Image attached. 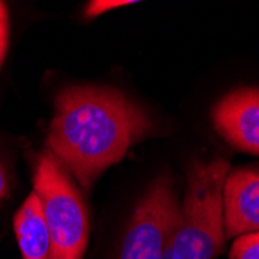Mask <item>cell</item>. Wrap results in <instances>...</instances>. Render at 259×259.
Returning <instances> with one entry per match:
<instances>
[{
	"instance_id": "cell-10",
	"label": "cell",
	"mask_w": 259,
	"mask_h": 259,
	"mask_svg": "<svg viewBox=\"0 0 259 259\" xmlns=\"http://www.w3.org/2000/svg\"><path fill=\"white\" fill-rule=\"evenodd\" d=\"M10 40V23H8V10L5 4L0 2V65H2Z\"/></svg>"
},
{
	"instance_id": "cell-6",
	"label": "cell",
	"mask_w": 259,
	"mask_h": 259,
	"mask_svg": "<svg viewBox=\"0 0 259 259\" xmlns=\"http://www.w3.org/2000/svg\"><path fill=\"white\" fill-rule=\"evenodd\" d=\"M224 228L228 238L259 233V166L228 172L224 185Z\"/></svg>"
},
{
	"instance_id": "cell-3",
	"label": "cell",
	"mask_w": 259,
	"mask_h": 259,
	"mask_svg": "<svg viewBox=\"0 0 259 259\" xmlns=\"http://www.w3.org/2000/svg\"><path fill=\"white\" fill-rule=\"evenodd\" d=\"M33 183L50 234V259H82L89 239L87 208L78 188L52 152L39 157Z\"/></svg>"
},
{
	"instance_id": "cell-5",
	"label": "cell",
	"mask_w": 259,
	"mask_h": 259,
	"mask_svg": "<svg viewBox=\"0 0 259 259\" xmlns=\"http://www.w3.org/2000/svg\"><path fill=\"white\" fill-rule=\"evenodd\" d=\"M213 121L228 143L259 155V89L231 92L214 107Z\"/></svg>"
},
{
	"instance_id": "cell-9",
	"label": "cell",
	"mask_w": 259,
	"mask_h": 259,
	"mask_svg": "<svg viewBox=\"0 0 259 259\" xmlns=\"http://www.w3.org/2000/svg\"><path fill=\"white\" fill-rule=\"evenodd\" d=\"M135 2H129V0H93L85 7V16L89 19L93 17H98L100 14L115 10V8H120L124 5H134Z\"/></svg>"
},
{
	"instance_id": "cell-7",
	"label": "cell",
	"mask_w": 259,
	"mask_h": 259,
	"mask_svg": "<svg viewBox=\"0 0 259 259\" xmlns=\"http://www.w3.org/2000/svg\"><path fill=\"white\" fill-rule=\"evenodd\" d=\"M14 231L23 259H50V234L36 193H31L16 213Z\"/></svg>"
},
{
	"instance_id": "cell-11",
	"label": "cell",
	"mask_w": 259,
	"mask_h": 259,
	"mask_svg": "<svg viewBox=\"0 0 259 259\" xmlns=\"http://www.w3.org/2000/svg\"><path fill=\"white\" fill-rule=\"evenodd\" d=\"M7 194H8V182H7V176H5L2 164H0V200H2Z\"/></svg>"
},
{
	"instance_id": "cell-4",
	"label": "cell",
	"mask_w": 259,
	"mask_h": 259,
	"mask_svg": "<svg viewBox=\"0 0 259 259\" xmlns=\"http://www.w3.org/2000/svg\"><path fill=\"white\" fill-rule=\"evenodd\" d=\"M179 219L180 205L171 179L158 177L134 211L120 259H163Z\"/></svg>"
},
{
	"instance_id": "cell-8",
	"label": "cell",
	"mask_w": 259,
	"mask_h": 259,
	"mask_svg": "<svg viewBox=\"0 0 259 259\" xmlns=\"http://www.w3.org/2000/svg\"><path fill=\"white\" fill-rule=\"evenodd\" d=\"M231 259H259V233L242 234L233 242Z\"/></svg>"
},
{
	"instance_id": "cell-1",
	"label": "cell",
	"mask_w": 259,
	"mask_h": 259,
	"mask_svg": "<svg viewBox=\"0 0 259 259\" xmlns=\"http://www.w3.org/2000/svg\"><path fill=\"white\" fill-rule=\"evenodd\" d=\"M151 131L148 115L120 92L76 85L59 93L47 145L89 190L104 169L120 161Z\"/></svg>"
},
{
	"instance_id": "cell-2",
	"label": "cell",
	"mask_w": 259,
	"mask_h": 259,
	"mask_svg": "<svg viewBox=\"0 0 259 259\" xmlns=\"http://www.w3.org/2000/svg\"><path fill=\"white\" fill-rule=\"evenodd\" d=\"M228 163L222 158L196 161L188 172V186L179 224L163 259H214L224 245V185Z\"/></svg>"
}]
</instances>
